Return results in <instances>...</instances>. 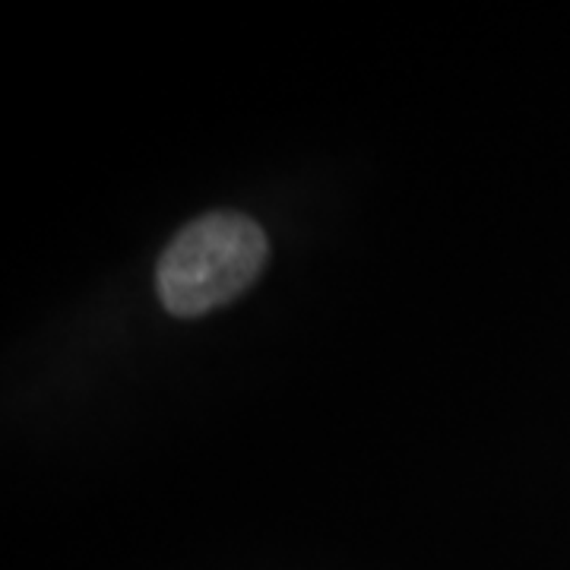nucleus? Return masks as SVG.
<instances>
[{
    "instance_id": "1",
    "label": "nucleus",
    "mask_w": 570,
    "mask_h": 570,
    "mask_svg": "<svg viewBox=\"0 0 570 570\" xmlns=\"http://www.w3.org/2000/svg\"><path fill=\"white\" fill-rule=\"evenodd\" d=\"M266 254V235L254 219L209 213L165 247L156 269L159 298L178 317H200L242 295L261 276Z\"/></svg>"
}]
</instances>
